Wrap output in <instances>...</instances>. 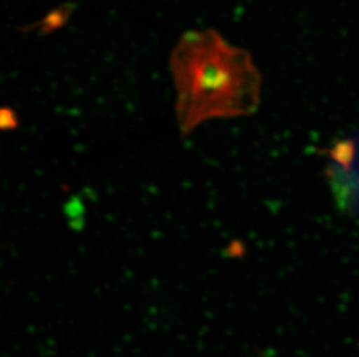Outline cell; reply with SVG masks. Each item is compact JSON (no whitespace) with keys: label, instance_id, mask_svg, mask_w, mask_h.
<instances>
[{"label":"cell","instance_id":"277c9868","mask_svg":"<svg viewBox=\"0 0 359 357\" xmlns=\"http://www.w3.org/2000/svg\"><path fill=\"white\" fill-rule=\"evenodd\" d=\"M0 127L5 132H12L19 127V116L17 111H14L11 107H4L0 111Z\"/></svg>","mask_w":359,"mask_h":357},{"label":"cell","instance_id":"3957f363","mask_svg":"<svg viewBox=\"0 0 359 357\" xmlns=\"http://www.w3.org/2000/svg\"><path fill=\"white\" fill-rule=\"evenodd\" d=\"M72 10H74V5L70 4L58 6L57 8L46 14L39 22H35L27 27L28 31H35L42 36L51 34L68 22L72 17Z\"/></svg>","mask_w":359,"mask_h":357},{"label":"cell","instance_id":"6da1fadb","mask_svg":"<svg viewBox=\"0 0 359 357\" xmlns=\"http://www.w3.org/2000/svg\"><path fill=\"white\" fill-rule=\"evenodd\" d=\"M175 115L189 137L213 120L244 118L257 111L262 77L249 51L214 29L187 31L170 54Z\"/></svg>","mask_w":359,"mask_h":357},{"label":"cell","instance_id":"7a4b0ae2","mask_svg":"<svg viewBox=\"0 0 359 357\" xmlns=\"http://www.w3.org/2000/svg\"><path fill=\"white\" fill-rule=\"evenodd\" d=\"M325 159V176L336 206L359 223V130L336 141Z\"/></svg>","mask_w":359,"mask_h":357}]
</instances>
